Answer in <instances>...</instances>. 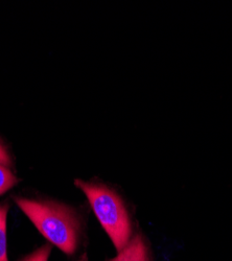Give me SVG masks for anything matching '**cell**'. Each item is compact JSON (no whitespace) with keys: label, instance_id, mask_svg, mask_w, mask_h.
Returning <instances> with one entry per match:
<instances>
[{"label":"cell","instance_id":"obj_1","mask_svg":"<svg viewBox=\"0 0 232 261\" xmlns=\"http://www.w3.org/2000/svg\"><path fill=\"white\" fill-rule=\"evenodd\" d=\"M13 199L49 244L68 256L76 253L82 242L83 224L75 208L49 199Z\"/></svg>","mask_w":232,"mask_h":261},{"label":"cell","instance_id":"obj_2","mask_svg":"<svg viewBox=\"0 0 232 261\" xmlns=\"http://www.w3.org/2000/svg\"><path fill=\"white\" fill-rule=\"evenodd\" d=\"M74 184L86 194L99 224L120 252L134 236L132 216L121 195L101 183L75 180Z\"/></svg>","mask_w":232,"mask_h":261},{"label":"cell","instance_id":"obj_3","mask_svg":"<svg viewBox=\"0 0 232 261\" xmlns=\"http://www.w3.org/2000/svg\"><path fill=\"white\" fill-rule=\"evenodd\" d=\"M108 261H153L150 247L141 234H136L132 237L130 243L126 245L118 254Z\"/></svg>","mask_w":232,"mask_h":261},{"label":"cell","instance_id":"obj_4","mask_svg":"<svg viewBox=\"0 0 232 261\" xmlns=\"http://www.w3.org/2000/svg\"><path fill=\"white\" fill-rule=\"evenodd\" d=\"M9 209V203H0V261H9L7 242V220Z\"/></svg>","mask_w":232,"mask_h":261},{"label":"cell","instance_id":"obj_5","mask_svg":"<svg viewBox=\"0 0 232 261\" xmlns=\"http://www.w3.org/2000/svg\"><path fill=\"white\" fill-rule=\"evenodd\" d=\"M19 182L18 177L8 166L0 164V195L11 190Z\"/></svg>","mask_w":232,"mask_h":261},{"label":"cell","instance_id":"obj_6","mask_svg":"<svg viewBox=\"0 0 232 261\" xmlns=\"http://www.w3.org/2000/svg\"><path fill=\"white\" fill-rule=\"evenodd\" d=\"M53 246L51 244H45L39 247L34 252L30 253L23 257L20 261H48V258L51 253Z\"/></svg>","mask_w":232,"mask_h":261},{"label":"cell","instance_id":"obj_7","mask_svg":"<svg viewBox=\"0 0 232 261\" xmlns=\"http://www.w3.org/2000/svg\"><path fill=\"white\" fill-rule=\"evenodd\" d=\"M0 164L11 167L13 164V159L11 156L10 150L6 146V144L0 139Z\"/></svg>","mask_w":232,"mask_h":261},{"label":"cell","instance_id":"obj_8","mask_svg":"<svg viewBox=\"0 0 232 261\" xmlns=\"http://www.w3.org/2000/svg\"><path fill=\"white\" fill-rule=\"evenodd\" d=\"M76 261H89V260H88L87 255H86V254H84V255H82V256H81V258H80L79 260H76Z\"/></svg>","mask_w":232,"mask_h":261}]
</instances>
